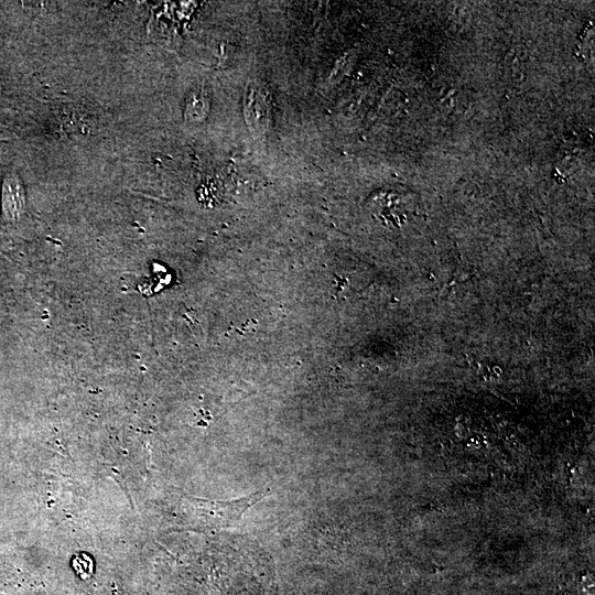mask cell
Segmentation results:
<instances>
[{"label": "cell", "mask_w": 595, "mask_h": 595, "mask_svg": "<svg viewBox=\"0 0 595 595\" xmlns=\"http://www.w3.org/2000/svg\"><path fill=\"white\" fill-rule=\"evenodd\" d=\"M3 210L8 217H18L23 207V192L20 185L13 180H7L2 194Z\"/></svg>", "instance_id": "obj_2"}, {"label": "cell", "mask_w": 595, "mask_h": 595, "mask_svg": "<svg viewBox=\"0 0 595 595\" xmlns=\"http://www.w3.org/2000/svg\"><path fill=\"white\" fill-rule=\"evenodd\" d=\"M244 118L249 131L262 136L270 126L271 111L266 95L257 85H248L242 101Z\"/></svg>", "instance_id": "obj_1"}, {"label": "cell", "mask_w": 595, "mask_h": 595, "mask_svg": "<svg viewBox=\"0 0 595 595\" xmlns=\"http://www.w3.org/2000/svg\"><path fill=\"white\" fill-rule=\"evenodd\" d=\"M207 98L201 93H195L187 102L186 115L192 118L191 120L198 121L207 115Z\"/></svg>", "instance_id": "obj_3"}]
</instances>
